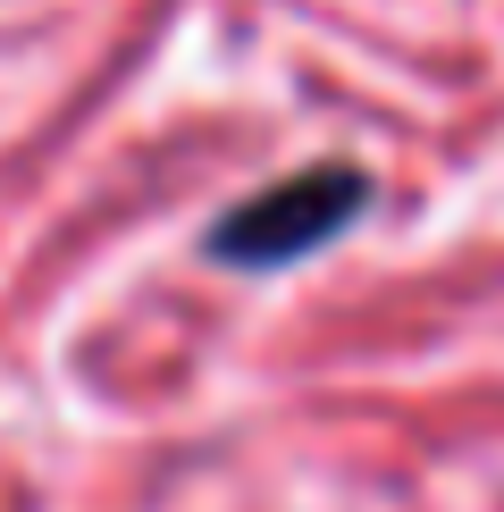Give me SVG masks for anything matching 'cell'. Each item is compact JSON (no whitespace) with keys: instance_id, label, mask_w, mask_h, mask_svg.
<instances>
[{"instance_id":"obj_1","label":"cell","mask_w":504,"mask_h":512,"mask_svg":"<svg viewBox=\"0 0 504 512\" xmlns=\"http://www.w3.org/2000/svg\"><path fill=\"white\" fill-rule=\"evenodd\" d=\"M362 210H370V177L353 160H320V168H294V177L261 185L236 210H219L202 252L227 261V269H294L303 252L336 244Z\"/></svg>"}]
</instances>
